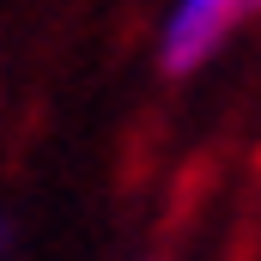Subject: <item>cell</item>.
Returning a JSON list of instances; mask_svg holds the SVG:
<instances>
[{
    "label": "cell",
    "mask_w": 261,
    "mask_h": 261,
    "mask_svg": "<svg viewBox=\"0 0 261 261\" xmlns=\"http://www.w3.org/2000/svg\"><path fill=\"white\" fill-rule=\"evenodd\" d=\"M255 12H261V0H176L164 31H158L164 73H195L200 61H213L225 49V37L237 24H249Z\"/></svg>",
    "instance_id": "6da1fadb"
}]
</instances>
